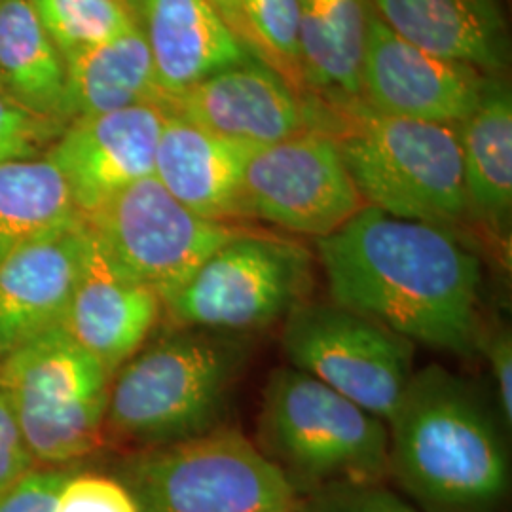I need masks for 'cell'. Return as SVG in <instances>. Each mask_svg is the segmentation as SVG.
Segmentation results:
<instances>
[{
	"label": "cell",
	"instance_id": "6da1fadb",
	"mask_svg": "<svg viewBox=\"0 0 512 512\" xmlns=\"http://www.w3.org/2000/svg\"><path fill=\"white\" fill-rule=\"evenodd\" d=\"M330 300L456 357L480 351L482 266L456 230L365 205L317 239Z\"/></svg>",
	"mask_w": 512,
	"mask_h": 512
},
{
	"label": "cell",
	"instance_id": "7a4b0ae2",
	"mask_svg": "<svg viewBox=\"0 0 512 512\" xmlns=\"http://www.w3.org/2000/svg\"><path fill=\"white\" fill-rule=\"evenodd\" d=\"M389 427V475L431 512H494L509 494L503 433L475 385L416 370Z\"/></svg>",
	"mask_w": 512,
	"mask_h": 512
},
{
	"label": "cell",
	"instance_id": "3957f363",
	"mask_svg": "<svg viewBox=\"0 0 512 512\" xmlns=\"http://www.w3.org/2000/svg\"><path fill=\"white\" fill-rule=\"evenodd\" d=\"M249 355L241 334L181 327L114 372L105 427L143 448L209 433L219 427Z\"/></svg>",
	"mask_w": 512,
	"mask_h": 512
},
{
	"label": "cell",
	"instance_id": "277c9868",
	"mask_svg": "<svg viewBox=\"0 0 512 512\" xmlns=\"http://www.w3.org/2000/svg\"><path fill=\"white\" fill-rule=\"evenodd\" d=\"M258 448L300 494L389 475V427L293 366L275 368L262 393Z\"/></svg>",
	"mask_w": 512,
	"mask_h": 512
},
{
	"label": "cell",
	"instance_id": "5b68a950",
	"mask_svg": "<svg viewBox=\"0 0 512 512\" xmlns=\"http://www.w3.org/2000/svg\"><path fill=\"white\" fill-rule=\"evenodd\" d=\"M334 139L368 207L450 230L469 217L458 126L359 107Z\"/></svg>",
	"mask_w": 512,
	"mask_h": 512
},
{
	"label": "cell",
	"instance_id": "8992f818",
	"mask_svg": "<svg viewBox=\"0 0 512 512\" xmlns=\"http://www.w3.org/2000/svg\"><path fill=\"white\" fill-rule=\"evenodd\" d=\"M118 480L139 512H300L304 503L293 480L230 427L145 448Z\"/></svg>",
	"mask_w": 512,
	"mask_h": 512
},
{
	"label": "cell",
	"instance_id": "52a82bcc",
	"mask_svg": "<svg viewBox=\"0 0 512 512\" xmlns=\"http://www.w3.org/2000/svg\"><path fill=\"white\" fill-rule=\"evenodd\" d=\"M0 384L38 463L59 467L92 454L101 444L110 374L63 325L8 353Z\"/></svg>",
	"mask_w": 512,
	"mask_h": 512
},
{
	"label": "cell",
	"instance_id": "ba28073f",
	"mask_svg": "<svg viewBox=\"0 0 512 512\" xmlns=\"http://www.w3.org/2000/svg\"><path fill=\"white\" fill-rule=\"evenodd\" d=\"M313 256L291 239L241 230L209 256L164 306L183 329L247 336L308 300Z\"/></svg>",
	"mask_w": 512,
	"mask_h": 512
},
{
	"label": "cell",
	"instance_id": "9c48e42d",
	"mask_svg": "<svg viewBox=\"0 0 512 512\" xmlns=\"http://www.w3.org/2000/svg\"><path fill=\"white\" fill-rule=\"evenodd\" d=\"M281 344L289 366L385 423L416 372V344L332 300L296 306L283 321Z\"/></svg>",
	"mask_w": 512,
	"mask_h": 512
},
{
	"label": "cell",
	"instance_id": "30bf717a",
	"mask_svg": "<svg viewBox=\"0 0 512 512\" xmlns=\"http://www.w3.org/2000/svg\"><path fill=\"white\" fill-rule=\"evenodd\" d=\"M84 219L109 255L164 304L241 232L234 224L198 217L154 175L129 184Z\"/></svg>",
	"mask_w": 512,
	"mask_h": 512
},
{
	"label": "cell",
	"instance_id": "8fae6325",
	"mask_svg": "<svg viewBox=\"0 0 512 512\" xmlns=\"http://www.w3.org/2000/svg\"><path fill=\"white\" fill-rule=\"evenodd\" d=\"M241 207L243 217L317 241L340 230L365 203L334 135L308 131L255 148L243 175Z\"/></svg>",
	"mask_w": 512,
	"mask_h": 512
},
{
	"label": "cell",
	"instance_id": "7c38bea8",
	"mask_svg": "<svg viewBox=\"0 0 512 512\" xmlns=\"http://www.w3.org/2000/svg\"><path fill=\"white\" fill-rule=\"evenodd\" d=\"M488 78L465 63L427 54L370 16L361 86L382 114L459 126L480 103Z\"/></svg>",
	"mask_w": 512,
	"mask_h": 512
},
{
	"label": "cell",
	"instance_id": "4fadbf2b",
	"mask_svg": "<svg viewBox=\"0 0 512 512\" xmlns=\"http://www.w3.org/2000/svg\"><path fill=\"white\" fill-rule=\"evenodd\" d=\"M160 107L224 139L253 147L308 131L329 133L304 109L291 84L255 55L203 78Z\"/></svg>",
	"mask_w": 512,
	"mask_h": 512
},
{
	"label": "cell",
	"instance_id": "5bb4252c",
	"mask_svg": "<svg viewBox=\"0 0 512 512\" xmlns=\"http://www.w3.org/2000/svg\"><path fill=\"white\" fill-rule=\"evenodd\" d=\"M164 120L162 107L137 105L76 118L63 129L46 158L63 175L82 217L154 175Z\"/></svg>",
	"mask_w": 512,
	"mask_h": 512
},
{
	"label": "cell",
	"instance_id": "9a60e30c",
	"mask_svg": "<svg viewBox=\"0 0 512 512\" xmlns=\"http://www.w3.org/2000/svg\"><path fill=\"white\" fill-rule=\"evenodd\" d=\"M162 308V298L124 270L90 230L84 268L61 323L74 342L112 376L143 348Z\"/></svg>",
	"mask_w": 512,
	"mask_h": 512
},
{
	"label": "cell",
	"instance_id": "2e32d148",
	"mask_svg": "<svg viewBox=\"0 0 512 512\" xmlns=\"http://www.w3.org/2000/svg\"><path fill=\"white\" fill-rule=\"evenodd\" d=\"M88 241L82 219L0 258V357L63 323Z\"/></svg>",
	"mask_w": 512,
	"mask_h": 512
},
{
	"label": "cell",
	"instance_id": "e0dca14e",
	"mask_svg": "<svg viewBox=\"0 0 512 512\" xmlns=\"http://www.w3.org/2000/svg\"><path fill=\"white\" fill-rule=\"evenodd\" d=\"M126 4L133 25L147 42L162 101L253 57L209 0H126Z\"/></svg>",
	"mask_w": 512,
	"mask_h": 512
},
{
	"label": "cell",
	"instance_id": "ac0fdd59",
	"mask_svg": "<svg viewBox=\"0 0 512 512\" xmlns=\"http://www.w3.org/2000/svg\"><path fill=\"white\" fill-rule=\"evenodd\" d=\"M255 148L165 112L154 177L198 217L232 224L243 217L241 186Z\"/></svg>",
	"mask_w": 512,
	"mask_h": 512
},
{
	"label": "cell",
	"instance_id": "d6986e66",
	"mask_svg": "<svg viewBox=\"0 0 512 512\" xmlns=\"http://www.w3.org/2000/svg\"><path fill=\"white\" fill-rule=\"evenodd\" d=\"M378 18L406 42L440 59L492 73L507 61L499 0H374Z\"/></svg>",
	"mask_w": 512,
	"mask_h": 512
},
{
	"label": "cell",
	"instance_id": "ffe728a7",
	"mask_svg": "<svg viewBox=\"0 0 512 512\" xmlns=\"http://www.w3.org/2000/svg\"><path fill=\"white\" fill-rule=\"evenodd\" d=\"M459 137L467 213L505 234L512 209V97L505 84L488 80Z\"/></svg>",
	"mask_w": 512,
	"mask_h": 512
},
{
	"label": "cell",
	"instance_id": "44dd1931",
	"mask_svg": "<svg viewBox=\"0 0 512 512\" xmlns=\"http://www.w3.org/2000/svg\"><path fill=\"white\" fill-rule=\"evenodd\" d=\"M65 67L69 124L76 118L162 103L147 42L135 25L101 44L67 55Z\"/></svg>",
	"mask_w": 512,
	"mask_h": 512
},
{
	"label": "cell",
	"instance_id": "7402d4cb",
	"mask_svg": "<svg viewBox=\"0 0 512 512\" xmlns=\"http://www.w3.org/2000/svg\"><path fill=\"white\" fill-rule=\"evenodd\" d=\"M0 92L42 118L69 126L65 57L29 0L0 4Z\"/></svg>",
	"mask_w": 512,
	"mask_h": 512
},
{
	"label": "cell",
	"instance_id": "603a6c76",
	"mask_svg": "<svg viewBox=\"0 0 512 512\" xmlns=\"http://www.w3.org/2000/svg\"><path fill=\"white\" fill-rule=\"evenodd\" d=\"M370 16L365 0H298L304 80L346 97L361 95Z\"/></svg>",
	"mask_w": 512,
	"mask_h": 512
},
{
	"label": "cell",
	"instance_id": "cb8c5ba5",
	"mask_svg": "<svg viewBox=\"0 0 512 512\" xmlns=\"http://www.w3.org/2000/svg\"><path fill=\"white\" fill-rule=\"evenodd\" d=\"M82 219L63 175L46 156L0 164V258Z\"/></svg>",
	"mask_w": 512,
	"mask_h": 512
},
{
	"label": "cell",
	"instance_id": "d4e9b609",
	"mask_svg": "<svg viewBox=\"0 0 512 512\" xmlns=\"http://www.w3.org/2000/svg\"><path fill=\"white\" fill-rule=\"evenodd\" d=\"M63 57L101 44L133 25L126 0H29Z\"/></svg>",
	"mask_w": 512,
	"mask_h": 512
},
{
	"label": "cell",
	"instance_id": "484cf974",
	"mask_svg": "<svg viewBox=\"0 0 512 512\" xmlns=\"http://www.w3.org/2000/svg\"><path fill=\"white\" fill-rule=\"evenodd\" d=\"M247 46L289 84L302 82L298 0H238Z\"/></svg>",
	"mask_w": 512,
	"mask_h": 512
},
{
	"label": "cell",
	"instance_id": "4316f807",
	"mask_svg": "<svg viewBox=\"0 0 512 512\" xmlns=\"http://www.w3.org/2000/svg\"><path fill=\"white\" fill-rule=\"evenodd\" d=\"M65 128L0 92V164L37 160L50 150Z\"/></svg>",
	"mask_w": 512,
	"mask_h": 512
},
{
	"label": "cell",
	"instance_id": "83f0119b",
	"mask_svg": "<svg viewBox=\"0 0 512 512\" xmlns=\"http://www.w3.org/2000/svg\"><path fill=\"white\" fill-rule=\"evenodd\" d=\"M300 512H418L382 482L329 484L304 495Z\"/></svg>",
	"mask_w": 512,
	"mask_h": 512
},
{
	"label": "cell",
	"instance_id": "f1b7e54d",
	"mask_svg": "<svg viewBox=\"0 0 512 512\" xmlns=\"http://www.w3.org/2000/svg\"><path fill=\"white\" fill-rule=\"evenodd\" d=\"M55 512H139V507L118 478L76 475L63 484Z\"/></svg>",
	"mask_w": 512,
	"mask_h": 512
},
{
	"label": "cell",
	"instance_id": "f546056e",
	"mask_svg": "<svg viewBox=\"0 0 512 512\" xmlns=\"http://www.w3.org/2000/svg\"><path fill=\"white\" fill-rule=\"evenodd\" d=\"M63 469H33L0 494V512H55L57 495L71 478Z\"/></svg>",
	"mask_w": 512,
	"mask_h": 512
},
{
	"label": "cell",
	"instance_id": "4dcf8cb0",
	"mask_svg": "<svg viewBox=\"0 0 512 512\" xmlns=\"http://www.w3.org/2000/svg\"><path fill=\"white\" fill-rule=\"evenodd\" d=\"M33 465L35 459L21 435L14 406L0 384V494L33 471Z\"/></svg>",
	"mask_w": 512,
	"mask_h": 512
},
{
	"label": "cell",
	"instance_id": "1f68e13d",
	"mask_svg": "<svg viewBox=\"0 0 512 512\" xmlns=\"http://www.w3.org/2000/svg\"><path fill=\"white\" fill-rule=\"evenodd\" d=\"M480 351H486L490 365L494 368L495 391L501 420L507 429L512 425V338L507 329L482 334Z\"/></svg>",
	"mask_w": 512,
	"mask_h": 512
},
{
	"label": "cell",
	"instance_id": "d6a6232c",
	"mask_svg": "<svg viewBox=\"0 0 512 512\" xmlns=\"http://www.w3.org/2000/svg\"><path fill=\"white\" fill-rule=\"evenodd\" d=\"M209 2L213 4V8L219 12L224 21L230 25V29L247 44V31H245V25H243L238 0H209Z\"/></svg>",
	"mask_w": 512,
	"mask_h": 512
},
{
	"label": "cell",
	"instance_id": "836d02e7",
	"mask_svg": "<svg viewBox=\"0 0 512 512\" xmlns=\"http://www.w3.org/2000/svg\"><path fill=\"white\" fill-rule=\"evenodd\" d=\"M4 2H8V0H0V4H4Z\"/></svg>",
	"mask_w": 512,
	"mask_h": 512
}]
</instances>
